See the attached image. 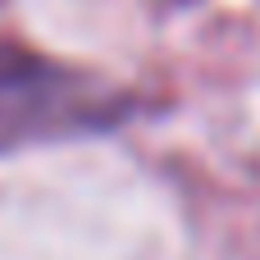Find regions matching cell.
<instances>
[{
  "mask_svg": "<svg viewBox=\"0 0 260 260\" xmlns=\"http://www.w3.org/2000/svg\"><path fill=\"white\" fill-rule=\"evenodd\" d=\"M133 105L137 101L110 78L18 37H0V155L105 133L123 123Z\"/></svg>",
  "mask_w": 260,
  "mask_h": 260,
  "instance_id": "1",
  "label": "cell"
}]
</instances>
